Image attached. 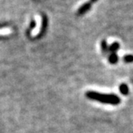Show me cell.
<instances>
[{"instance_id":"cell-1","label":"cell","mask_w":133,"mask_h":133,"mask_svg":"<svg viewBox=\"0 0 133 133\" xmlns=\"http://www.w3.org/2000/svg\"><path fill=\"white\" fill-rule=\"evenodd\" d=\"M86 96L90 99L111 105H117L120 103L119 97L114 94H101L94 91H88L86 92Z\"/></svg>"},{"instance_id":"cell-2","label":"cell","mask_w":133,"mask_h":133,"mask_svg":"<svg viewBox=\"0 0 133 133\" xmlns=\"http://www.w3.org/2000/svg\"><path fill=\"white\" fill-rule=\"evenodd\" d=\"M35 18L36 20V26L31 31V35L34 36V35H37L39 34L42 29V18L41 16L39 15H35Z\"/></svg>"},{"instance_id":"cell-3","label":"cell","mask_w":133,"mask_h":133,"mask_svg":"<svg viewBox=\"0 0 133 133\" xmlns=\"http://www.w3.org/2000/svg\"><path fill=\"white\" fill-rule=\"evenodd\" d=\"M119 91L123 95H128V87L127 86V84L125 83H122L119 86Z\"/></svg>"},{"instance_id":"cell-4","label":"cell","mask_w":133,"mask_h":133,"mask_svg":"<svg viewBox=\"0 0 133 133\" xmlns=\"http://www.w3.org/2000/svg\"><path fill=\"white\" fill-rule=\"evenodd\" d=\"M118 61V55L115 53H112L109 57V62L112 64L116 63Z\"/></svg>"},{"instance_id":"cell-5","label":"cell","mask_w":133,"mask_h":133,"mask_svg":"<svg viewBox=\"0 0 133 133\" xmlns=\"http://www.w3.org/2000/svg\"><path fill=\"white\" fill-rule=\"evenodd\" d=\"M118 49H119V44L117 43H114L113 44L110 46V50L112 53L116 52Z\"/></svg>"},{"instance_id":"cell-6","label":"cell","mask_w":133,"mask_h":133,"mask_svg":"<svg viewBox=\"0 0 133 133\" xmlns=\"http://www.w3.org/2000/svg\"><path fill=\"white\" fill-rule=\"evenodd\" d=\"M123 60H124L126 63H131V62H133V55H125L124 57H123Z\"/></svg>"},{"instance_id":"cell-7","label":"cell","mask_w":133,"mask_h":133,"mask_svg":"<svg viewBox=\"0 0 133 133\" xmlns=\"http://www.w3.org/2000/svg\"><path fill=\"white\" fill-rule=\"evenodd\" d=\"M11 30L9 29V28H5V29L0 30V35H7L8 33H11Z\"/></svg>"}]
</instances>
